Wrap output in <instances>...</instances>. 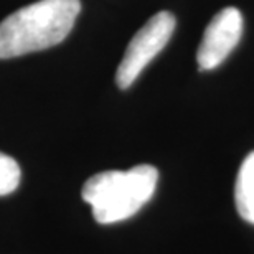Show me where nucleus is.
<instances>
[{
  "label": "nucleus",
  "mask_w": 254,
  "mask_h": 254,
  "mask_svg": "<svg viewBox=\"0 0 254 254\" xmlns=\"http://www.w3.org/2000/svg\"><path fill=\"white\" fill-rule=\"evenodd\" d=\"M175 32V17L170 12H159L132 37L124 58L116 71V84L127 89L134 84L144 68L159 55Z\"/></svg>",
  "instance_id": "obj_3"
},
{
  "label": "nucleus",
  "mask_w": 254,
  "mask_h": 254,
  "mask_svg": "<svg viewBox=\"0 0 254 254\" xmlns=\"http://www.w3.org/2000/svg\"><path fill=\"white\" fill-rule=\"evenodd\" d=\"M235 201L240 216L254 225V152L243 160L238 172Z\"/></svg>",
  "instance_id": "obj_5"
},
{
  "label": "nucleus",
  "mask_w": 254,
  "mask_h": 254,
  "mask_svg": "<svg viewBox=\"0 0 254 254\" xmlns=\"http://www.w3.org/2000/svg\"><path fill=\"white\" fill-rule=\"evenodd\" d=\"M81 12L79 0H38L0 22V60L62 43Z\"/></svg>",
  "instance_id": "obj_1"
},
{
  "label": "nucleus",
  "mask_w": 254,
  "mask_h": 254,
  "mask_svg": "<svg viewBox=\"0 0 254 254\" xmlns=\"http://www.w3.org/2000/svg\"><path fill=\"white\" fill-rule=\"evenodd\" d=\"M20 177H22V172H20L17 160L0 152V196L10 195L17 190Z\"/></svg>",
  "instance_id": "obj_6"
},
{
  "label": "nucleus",
  "mask_w": 254,
  "mask_h": 254,
  "mask_svg": "<svg viewBox=\"0 0 254 254\" xmlns=\"http://www.w3.org/2000/svg\"><path fill=\"white\" fill-rule=\"evenodd\" d=\"M159 170L137 165L130 170H106L86 180L81 196L93 208L94 220L113 225L134 216L154 196Z\"/></svg>",
  "instance_id": "obj_2"
},
{
  "label": "nucleus",
  "mask_w": 254,
  "mask_h": 254,
  "mask_svg": "<svg viewBox=\"0 0 254 254\" xmlns=\"http://www.w3.org/2000/svg\"><path fill=\"white\" fill-rule=\"evenodd\" d=\"M243 35V15L235 7L220 10L203 33L198 47L196 63L200 69H215L228 58Z\"/></svg>",
  "instance_id": "obj_4"
}]
</instances>
